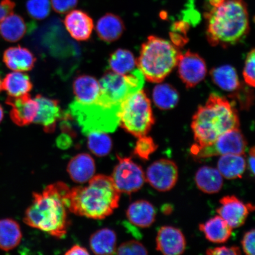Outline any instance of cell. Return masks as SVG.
<instances>
[{
  "label": "cell",
  "instance_id": "21",
  "mask_svg": "<svg viewBox=\"0 0 255 255\" xmlns=\"http://www.w3.org/2000/svg\"><path fill=\"white\" fill-rule=\"evenodd\" d=\"M156 210L150 202L140 200L130 204L127 211L128 221L132 225L141 228H147L155 221Z\"/></svg>",
  "mask_w": 255,
  "mask_h": 255
},
{
  "label": "cell",
  "instance_id": "2",
  "mask_svg": "<svg viewBox=\"0 0 255 255\" xmlns=\"http://www.w3.org/2000/svg\"><path fill=\"white\" fill-rule=\"evenodd\" d=\"M69 190L66 184L57 182L47 186L41 193H33V202L25 212L24 222L53 237L63 238L70 225L66 204Z\"/></svg>",
  "mask_w": 255,
  "mask_h": 255
},
{
  "label": "cell",
  "instance_id": "36",
  "mask_svg": "<svg viewBox=\"0 0 255 255\" xmlns=\"http://www.w3.org/2000/svg\"><path fill=\"white\" fill-rule=\"evenodd\" d=\"M118 255H147L148 250L143 245L137 241L124 242L117 249Z\"/></svg>",
  "mask_w": 255,
  "mask_h": 255
},
{
  "label": "cell",
  "instance_id": "43",
  "mask_svg": "<svg viewBox=\"0 0 255 255\" xmlns=\"http://www.w3.org/2000/svg\"><path fill=\"white\" fill-rule=\"evenodd\" d=\"M255 147H252L249 152V157L248 158V165L249 169L253 175L255 174Z\"/></svg>",
  "mask_w": 255,
  "mask_h": 255
},
{
  "label": "cell",
  "instance_id": "27",
  "mask_svg": "<svg viewBox=\"0 0 255 255\" xmlns=\"http://www.w3.org/2000/svg\"><path fill=\"white\" fill-rule=\"evenodd\" d=\"M89 244L96 255H113L117 251V235L110 229H102L92 235Z\"/></svg>",
  "mask_w": 255,
  "mask_h": 255
},
{
  "label": "cell",
  "instance_id": "32",
  "mask_svg": "<svg viewBox=\"0 0 255 255\" xmlns=\"http://www.w3.org/2000/svg\"><path fill=\"white\" fill-rule=\"evenodd\" d=\"M152 100L160 110H170L179 101V94L173 86L161 84L156 86L152 92Z\"/></svg>",
  "mask_w": 255,
  "mask_h": 255
},
{
  "label": "cell",
  "instance_id": "38",
  "mask_svg": "<svg viewBox=\"0 0 255 255\" xmlns=\"http://www.w3.org/2000/svg\"><path fill=\"white\" fill-rule=\"evenodd\" d=\"M78 0H51V5L57 13L65 14L77 5Z\"/></svg>",
  "mask_w": 255,
  "mask_h": 255
},
{
  "label": "cell",
  "instance_id": "16",
  "mask_svg": "<svg viewBox=\"0 0 255 255\" xmlns=\"http://www.w3.org/2000/svg\"><path fill=\"white\" fill-rule=\"evenodd\" d=\"M38 103V111L34 123L43 127L44 131L53 132L57 121L62 117L58 101L37 95L34 98Z\"/></svg>",
  "mask_w": 255,
  "mask_h": 255
},
{
  "label": "cell",
  "instance_id": "34",
  "mask_svg": "<svg viewBox=\"0 0 255 255\" xmlns=\"http://www.w3.org/2000/svg\"><path fill=\"white\" fill-rule=\"evenodd\" d=\"M26 9L31 17L43 20L50 14L51 3L49 0H28Z\"/></svg>",
  "mask_w": 255,
  "mask_h": 255
},
{
  "label": "cell",
  "instance_id": "11",
  "mask_svg": "<svg viewBox=\"0 0 255 255\" xmlns=\"http://www.w3.org/2000/svg\"><path fill=\"white\" fill-rule=\"evenodd\" d=\"M145 181L156 190L165 192L173 189L178 178L176 164L170 159L162 158L153 162L146 170Z\"/></svg>",
  "mask_w": 255,
  "mask_h": 255
},
{
  "label": "cell",
  "instance_id": "29",
  "mask_svg": "<svg viewBox=\"0 0 255 255\" xmlns=\"http://www.w3.org/2000/svg\"><path fill=\"white\" fill-rule=\"evenodd\" d=\"M212 81L222 90L235 92L241 88V82L237 71L230 65H223L212 70Z\"/></svg>",
  "mask_w": 255,
  "mask_h": 255
},
{
  "label": "cell",
  "instance_id": "37",
  "mask_svg": "<svg viewBox=\"0 0 255 255\" xmlns=\"http://www.w3.org/2000/svg\"><path fill=\"white\" fill-rule=\"evenodd\" d=\"M255 49L251 50L245 60L243 76L246 84L251 87H255Z\"/></svg>",
  "mask_w": 255,
  "mask_h": 255
},
{
  "label": "cell",
  "instance_id": "23",
  "mask_svg": "<svg viewBox=\"0 0 255 255\" xmlns=\"http://www.w3.org/2000/svg\"><path fill=\"white\" fill-rule=\"evenodd\" d=\"M199 228L207 240L215 244H223L227 242L231 237L233 229L219 215L200 224Z\"/></svg>",
  "mask_w": 255,
  "mask_h": 255
},
{
  "label": "cell",
  "instance_id": "41",
  "mask_svg": "<svg viewBox=\"0 0 255 255\" xmlns=\"http://www.w3.org/2000/svg\"><path fill=\"white\" fill-rule=\"evenodd\" d=\"M15 2L12 0H1L0 2V23L8 15L14 13Z\"/></svg>",
  "mask_w": 255,
  "mask_h": 255
},
{
  "label": "cell",
  "instance_id": "31",
  "mask_svg": "<svg viewBox=\"0 0 255 255\" xmlns=\"http://www.w3.org/2000/svg\"><path fill=\"white\" fill-rule=\"evenodd\" d=\"M110 71L120 75H127L134 71L137 68L136 59L129 50L119 49L110 55Z\"/></svg>",
  "mask_w": 255,
  "mask_h": 255
},
{
  "label": "cell",
  "instance_id": "35",
  "mask_svg": "<svg viewBox=\"0 0 255 255\" xmlns=\"http://www.w3.org/2000/svg\"><path fill=\"white\" fill-rule=\"evenodd\" d=\"M158 148L154 140L147 135L139 137L136 142L134 154L141 159L148 160L150 155Z\"/></svg>",
  "mask_w": 255,
  "mask_h": 255
},
{
  "label": "cell",
  "instance_id": "13",
  "mask_svg": "<svg viewBox=\"0 0 255 255\" xmlns=\"http://www.w3.org/2000/svg\"><path fill=\"white\" fill-rule=\"evenodd\" d=\"M221 206L216 210L221 217L232 229L238 228L246 222L249 213L253 211L251 204H245L235 196H226L220 200Z\"/></svg>",
  "mask_w": 255,
  "mask_h": 255
},
{
  "label": "cell",
  "instance_id": "8",
  "mask_svg": "<svg viewBox=\"0 0 255 255\" xmlns=\"http://www.w3.org/2000/svg\"><path fill=\"white\" fill-rule=\"evenodd\" d=\"M119 111L97 104L82 105L76 101L71 105V113L86 135L94 130L107 133L114 131L119 125Z\"/></svg>",
  "mask_w": 255,
  "mask_h": 255
},
{
  "label": "cell",
  "instance_id": "42",
  "mask_svg": "<svg viewBox=\"0 0 255 255\" xmlns=\"http://www.w3.org/2000/svg\"><path fill=\"white\" fill-rule=\"evenodd\" d=\"M89 253L87 249L79 246L78 245H74L70 250L66 252L65 255H89Z\"/></svg>",
  "mask_w": 255,
  "mask_h": 255
},
{
  "label": "cell",
  "instance_id": "1",
  "mask_svg": "<svg viewBox=\"0 0 255 255\" xmlns=\"http://www.w3.org/2000/svg\"><path fill=\"white\" fill-rule=\"evenodd\" d=\"M204 15L207 40L213 46L234 45L246 37L250 30L245 0H208Z\"/></svg>",
  "mask_w": 255,
  "mask_h": 255
},
{
  "label": "cell",
  "instance_id": "7",
  "mask_svg": "<svg viewBox=\"0 0 255 255\" xmlns=\"http://www.w3.org/2000/svg\"><path fill=\"white\" fill-rule=\"evenodd\" d=\"M100 82V94L97 103L100 106L119 110L121 103L132 92L142 88L144 78L138 69L127 75L111 71Z\"/></svg>",
  "mask_w": 255,
  "mask_h": 255
},
{
  "label": "cell",
  "instance_id": "20",
  "mask_svg": "<svg viewBox=\"0 0 255 255\" xmlns=\"http://www.w3.org/2000/svg\"><path fill=\"white\" fill-rule=\"evenodd\" d=\"M95 170L94 159L87 153L75 155L67 167V171L71 179L75 183L81 184L91 180L94 176Z\"/></svg>",
  "mask_w": 255,
  "mask_h": 255
},
{
  "label": "cell",
  "instance_id": "26",
  "mask_svg": "<svg viewBox=\"0 0 255 255\" xmlns=\"http://www.w3.org/2000/svg\"><path fill=\"white\" fill-rule=\"evenodd\" d=\"M22 233L20 225L12 219H0V250L9 251L20 244Z\"/></svg>",
  "mask_w": 255,
  "mask_h": 255
},
{
  "label": "cell",
  "instance_id": "24",
  "mask_svg": "<svg viewBox=\"0 0 255 255\" xmlns=\"http://www.w3.org/2000/svg\"><path fill=\"white\" fill-rule=\"evenodd\" d=\"M194 180L198 189L206 194L218 193L223 187V177L218 168L214 167H200L196 172Z\"/></svg>",
  "mask_w": 255,
  "mask_h": 255
},
{
  "label": "cell",
  "instance_id": "45",
  "mask_svg": "<svg viewBox=\"0 0 255 255\" xmlns=\"http://www.w3.org/2000/svg\"><path fill=\"white\" fill-rule=\"evenodd\" d=\"M2 90V81L1 78H0V92Z\"/></svg>",
  "mask_w": 255,
  "mask_h": 255
},
{
  "label": "cell",
  "instance_id": "12",
  "mask_svg": "<svg viewBox=\"0 0 255 255\" xmlns=\"http://www.w3.org/2000/svg\"><path fill=\"white\" fill-rule=\"evenodd\" d=\"M178 76L188 88L195 87L206 78V63L199 54L187 50L181 53L177 64Z\"/></svg>",
  "mask_w": 255,
  "mask_h": 255
},
{
  "label": "cell",
  "instance_id": "6",
  "mask_svg": "<svg viewBox=\"0 0 255 255\" xmlns=\"http://www.w3.org/2000/svg\"><path fill=\"white\" fill-rule=\"evenodd\" d=\"M118 117L119 125L136 138L147 135L155 124L150 99L142 88L128 96L120 105Z\"/></svg>",
  "mask_w": 255,
  "mask_h": 255
},
{
  "label": "cell",
  "instance_id": "10",
  "mask_svg": "<svg viewBox=\"0 0 255 255\" xmlns=\"http://www.w3.org/2000/svg\"><path fill=\"white\" fill-rule=\"evenodd\" d=\"M117 158L119 163L111 176L114 184L121 193L130 194L136 192L146 182L144 171L130 157L117 155Z\"/></svg>",
  "mask_w": 255,
  "mask_h": 255
},
{
  "label": "cell",
  "instance_id": "9",
  "mask_svg": "<svg viewBox=\"0 0 255 255\" xmlns=\"http://www.w3.org/2000/svg\"><path fill=\"white\" fill-rule=\"evenodd\" d=\"M248 142L239 128L228 130L219 137L212 144L197 147L191 146V153L196 159H204L228 154L245 155Z\"/></svg>",
  "mask_w": 255,
  "mask_h": 255
},
{
  "label": "cell",
  "instance_id": "18",
  "mask_svg": "<svg viewBox=\"0 0 255 255\" xmlns=\"http://www.w3.org/2000/svg\"><path fill=\"white\" fill-rule=\"evenodd\" d=\"M73 90L77 103L82 105L94 104L100 97V82L92 76H79L73 82Z\"/></svg>",
  "mask_w": 255,
  "mask_h": 255
},
{
  "label": "cell",
  "instance_id": "40",
  "mask_svg": "<svg viewBox=\"0 0 255 255\" xmlns=\"http://www.w3.org/2000/svg\"><path fill=\"white\" fill-rule=\"evenodd\" d=\"M206 254L209 255H239L241 254V251L240 248L238 247H232L230 248L222 247L209 249L206 251Z\"/></svg>",
  "mask_w": 255,
  "mask_h": 255
},
{
  "label": "cell",
  "instance_id": "15",
  "mask_svg": "<svg viewBox=\"0 0 255 255\" xmlns=\"http://www.w3.org/2000/svg\"><path fill=\"white\" fill-rule=\"evenodd\" d=\"M186 248V240L183 232L173 226H162L156 238V250L166 255L183 254Z\"/></svg>",
  "mask_w": 255,
  "mask_h": 255
},
{
  "label": "cell",
  "instance_id": "39",
  "mask_svg": "<svg viewBox=\"0 0 255 255\" xmlns=\"http://www.w3.org/2000/svg\"><path fill=\"white\" fill-rule=\"evenodd\" d=\"M255 230H252L245 233L241 244L245 254L248 255H255Z\"/></svg>",
  "mask_w": 255,
  "mask_h": 255
},
{
  "label": "cell",
  "instance_id": "25",
  "mask_svg": "<svg viewBox=\"0 0 255 255\" xmlns=\"http://www.w3.org/2000/svg\"><path fill=\"white\" fill-rule=\"evenodd\" d=\"M247 165L245 155H224L219 159L218 170L226 179L235 180L243 176Z\"/></svg>",
  "mask_w": 255,
  "mask_h": 255
},
{
  "label": "cell",
  "instance_id": "19",
  "mask_svg": "<svg viewBox=\"0 0 255 255\" xmlns=\"http://www.w3.org/2000/svg\"><path fill=\"white\" fill-rule=\"evenodd\" d=\"M3 62L11 71H29L36 62V57L27 48L20 46L9 47L3 55Z\"/></svg>",
  "mask_w": 255,
  "mask_h": 255
},
{
  "label": "cell",
  "instance_id": "17",
  "mask_svg": "<svg viewBox=\"0 0 255 255\" xmlns=\"http://www.w3.org/2000/svg\"><path fill=\"white\" fill-rule=\"evenodd\" d=\"M64 24L72 37L78 41L88 40L94 28L90 16L79 9L69 11L64 20Z\"/></svg>",
  "mask_w": 255,
  "mask_h": 255
},
{
  "label": "cell",
  "instance_id": "5",
  "mask_svg": "<svg viewBox=\"0 0 255 255\" xmlns=\"http://www.w3.org/2000/svg\"><path fill=\"white\" fill-rule=\"evenodd\" d=\"M181 52L173 43L155 36L142 44L137 69L146 81L159 84L176 67Z\"/></svg>",
  "mask_w": 255,
  "mask_h": 255
},
{
  "label": "cell",
  "instance_id": "44",
  "mask_svg": "<svg viewBox=\"0 0 255 255\" xmlns=\"http://www.w3.org/2000/svg\"><path fill=\"white\" fill-rule=\"evenodd\" d=\"M3 118H4V111H3V108L1 105H0V123H1Z\"/></svg>",
  "mask_w": 255,
  "mask_h": 255
},
{
  "label": "cell",
  "instance_id": "22",
  "mask_svg": "<svg viewBox=\"0 0 255 255\" xmlns=\"http://www.w3.org/2000/svg\"><path fill=\"white\" fill-rule=\"evenodd\" d=\"M125 24L119 15L107 13L100 18L96 25V31L100 39L106 43L119 40L125 30Z\"/></svg>",
  "mask_w": 255,
  "mask_h": 255
},
{
  "label": "cell",
  "instance_id": "14",
  "mask_svg": "<svg viewBox=\"0 0 255 255\" xmlns=\"http://www.w3.org/2000/svg\"><path fill=\"white\" fill-rule=\"evenodd\" d=\"M5 103L11 107L9 117L15 125L24 127L33 123L38 111V103L29 94L8 97Z\"/></svg>",
  "mask_w": 255,
  "mask_h": 255
},
{
  "label": "cell",
  "instance_id": "28",
  "mask_svg": "<svg viewBox=\"0 0 255 255\" xmlns=\"http://www.w3.org/2000/svg\"><path fill=\"white\" fill-rule=\"evenodd\" d=\"M2 88L9 97H18L29 93L33 84L27 74L23 72L14 71L6 75L2 81Z\"/></svg>",
  "mask_w": 255,
  "mask_h": 255
},
{
  "label": "cell",
  "instance_id": "3",
  "mask_svg": "<svg viewBox=\"0 0 255 255\" xmlns=\"http://www.w3.org/2000/svg\"><path fill=\"white\" fill-rule=\"evenodd\" d=\"M85 186L70 189L67 207L73 214L101 220L113 214L119 206L121 192L111 176L94 175Z\"/></svg>",
  "mask_w": 255,
  "mask_h": 255
},
{
  "label": "cell",
  "instance_id": "33",
  "mask_svg": "<svg viewBox=\"0 0 255 255\" xmlns=\"http://www.w3.org/2000/svg\"><path fill=\"white\" fill-rule=\"evenodd\" d=\"M88 135L89 150L97 157H105L110 154L113 148V141L107 132L91 131Z\"/></svg>",
  "mask_w": 255,
  "mask_h": 255
},
{
  "label": "cell",
  "instance_id": "30",
  "mask_svg": "<svg viewBox=\"0 0 255 255\" xmlns=\"http://www.w3.org/2000/svg\"><path fill=\"white\" fill-rule=\"evenodd\" d=\"M27 26L20 15L12 13L0 23V33L8 42L20 40L26 33Z\"/></svg>",
  "mask_w": 255,
  "mask_h": 255
},
{
  "label": "cell",
  "instance_id": "4",
  "mask_svg": "<svg viewBox=\"0 0 255 255\" xmlns=\"http://www.w3.org/2000/svg\"><path fill=\"white\" fill-rule=\"evenodd\" d=\"M238 111L227 99L213 94L194 114L191 129L197 147L212 144L223 133L239 128Z\"/></svg>",
  "mask_w": 255,
  "mask_h": 255
}]
</instances>
